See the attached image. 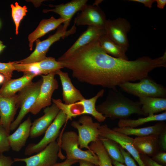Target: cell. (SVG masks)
<instances>
[{
	"label": "cell",
	"instance_id": "30bf717a",
	"mask_svg": "<svg viewBox=\"0 0 166 166\" xmlns=\"http://www.w3.org/2000/svg\"><path fill=\"white\" fill-rule=\"evenodd\" d=\"M60 148L59 143L55 141L35 155L25 158H15L13 160L14 162H24L26 166H50L57 162Z\"/></svg>",
	"mask_w": 166,
	"mask_h": 166
},
{
	"label": "cell",
	"instance_id": "d6986e66",
	"mask_svg": "<svg viewBox=\"0 0 166 166\" xmlns=\"http://www.w3.org/2000/svg\"><path fill=\"white\" fill-rule=\"evenodd\" d=\"M159 135L152 134L133 138V144L139 154L153 156L160 151Z\"/></svg>",
	"mask_w": 166,
	"mask_h": 166
},
{
	"label": "cell",
	"instance_id": "d590c367",
	"mask_svg": "<svg viewBox=\"0 0 166 166\" xmlns=\"http://www.w3.org/2000/svg\"><path fill=\"white\" fill-rule=\"evenodd\" d=\"M158 143L160 151H166V128L159 135Z\"/></svg>",
	"mask_w": 166,
	"mask_h": 166
},
{
	"label": "cell",
	"instance_id": "277c9868",
	"mask_svg": "<svg viewBox=\"0 0 166 166\" xmlns=\"http://www.w3.org/2000/svg\"><path fill=\"white\" fill-rule=\"evenodd\" d=\"M59 144L60 148L66 153V159L85 160L99 166L98 159L95 153L90 149L84 151L79 148L78 135L75 132L63 133Z\"/></svg>",
	"mask_w": 166,
	"mask_h": 166
},
{
	"label": "cell",
	"instance_id": "ffe728a7",
	"mask_svg": "<svg viewBox=\"0 0 166 166\" xmlns=\"http://www.w3.org/2000/svg\"><path fill=\"white\" fill-rule=\"evenodd\" d=\"M36 76L33 74H24L20 78L5 81L0 88V95L6 97L15 95L16 93L31 82Z\"/></svg>",
	"mask_w": 166,
	"mask_h": 166
},
{
	"label": "cell",
	"instance_id": "d4e9b609",
	"mask_svg": "<svg viewBox=\"0 0 166 166\" xmlns=\"http://www.w3.org/2000/svg\"><path fill=\"white\" fill-rule=\"evenodd\" d=\"M98 41L101 47L107 54L117 58L128 60L125 54L127 50L112 41L106 34L101 36Z\"/></svg>",
	"mask_w": 166,
	"mask_h": 166
},
{
	"label": "cell",
	"instance_id": "1f68e13d",
	"mask_svg": "<svg viewBox=\"0 0 166 166\" xmlns=\"http://www.w3.org/2000/svg\"><path fill=\"white\" fill-rule=\"evenodd\" d=\"M15 70L12 62L8 63L0 62V73L5 77V81L11 79L13 72Z\"/></svg>",
	"mask_w": 166,
	"mask_h": 166
},
{
	"label": "cell",
	"instance_id": "8d00e7d4",
	"mask_svg": "<svg viewBox=\"0 0 166 166\" xmlns=\"http://www.w3.org/2000/svg\"><path fill=\"white\" fill-rule=\"evenodd\" d=\"M14 162L11 157L0 153V166H11Z\"/></svg>",
	"mask_w": 166,
	"mask_h": 166
},
{
	"label": "cell",
	"instance_id": "836d02e7",
	"mask_svg": "<svg viewBox=\"0 0 166 166\" xmlns=\"http://www.w3.org/2000/svg\"><path fill=\"white\" fill-rule=\"evenodd\" d=\"M152 158L158 164L163 166L166 165V152L160 151L152 156Z\"/></svg>",
	"mask_w": 166,
	"mask_h": 166
},
{
	"label": "cell",
	"instance_id": "f546056e",
	"mask_svg": "<svg viewBox=\"0 0 166 166\" xmlns=\"http://www.w3.org/2000/svg\"><path fill=\"white\" fill-rule=\"evenodd\" d=\"M12 17L15 26V33H18V28L20 22L23 17L26 15L27 12L26 6H22L17 2H15V5H11Z\"/></svg>",
	"mask_w": 166,
	"mask_h": 166
},
{
	"label": "cell",
	"instance_id": "3957f363",
	"mask_svg": "<svg viewBox=\"0 0 166 166\" xmlns=\"http://www.w3.org/2000/svg\"><path fill=\"white\" fill-rule=\"evenodd\" d=\"M42 78L35 82L32 81L17 95V106L20 110L16 119L11 124L10 131L16 129L34 104L42 82Z\"/></svg>",
	"mask_w": 166,
	"mask_h": 166
},
{
	"label": "cell",
	"instance_id": "5bb4252c",
	"mask_svg": "<svg viewBox=\"0 0 166 166\" xmlns=\"http://www.w3.org/2000/svg\"><path fill=\"white\" fill-rule=\"evenodd\" d=\"M87 0H73L65 4L57 5H49L53 9H44L43 12L46 13L53 12L59 14L61 18L64 20L63 30L67 31L71 20L77 11H81L87 4Z\"/></svg>",
	"mask_w": 166,
	"mask_h": 166
},
{
	"label": "cell",
	"instance_id": "cb8c5ba5",
	"mask_svg": "<svg viewBox=\"0 0 166 166\" xmlns=\"http://www.w3.org/2000/svg\"><path fill=\"white\" fill-rule=\"evenodd\" d=\"M139 101L142 111L147 116L166 111V98L144 97L139 98Z\"/></svg>",
	"mask_w": 166,
	"mask_h": 166
},
{
	"label": "cell",
	"instance_id": "ac0fdd59",
	"mask_svg": "<svg viewBox=\"0 0 166 166\" xmlns=\"http://www.w3.org/2000/svg\"><path fill=\"white\" fill-rule=\"evenodd\" d=\"M32 124L29 117L19 125L14 133L8 136L9 143L12 150L19 152L25 146L30 136Z\"/></svg>",
	"mask_w": 166,
	"mask_h": 166
},
{
	"label": "cell",
	"instance_id": "7a4b0ae2",
	"mask_svg": "<svg viewBox=\"0 0 166 166\" xmlns=\"http://www.w3.org/2000/svg\"><path fill=\"white\" fill-rule=\"evenodd\" d=\"M104 92V89H102L90 98H85L70 104L63 103L61 100L59 99H52V101L66 115L67 121L78 116L89 114L92 115L98 122H103L106 118L97 110L96 104L98 99L103 96Z\"/></svg>",
	"mask_w": 166,
	"mask_h": 166
},
{
	"label": "cell",
	"instance_id": "44dd1931",
	"mask_svg": "<svg viewBox=\"0 0 166 166\" xmlns=\"http://www.w3.org/2000/svg\"><path fill=\"white\" fill-rule=\"evenodd\" d=\"M64 22V20L61 18L56 19L53 16L49 18L41 20L37 27L28 36L30 50L32 49L33 43L38 38L57 28Z\"/></svg>",
	"mask_w": 166,
	"mask_h": 166
},
{
	"label": "cell",
	"instance_id": "b9f144b4",
	"mask_svg": "<svg viewBox=\"0 0 166 166\" xmlns=\"http://www.w3.org/2000/svg\"><path fill=\"white\" fill-rule=\"evenodd\" d=\"M112 164L114 166H126L123 164L121 163L118 162L113 160H112Z\"/></svg>",
	"mask_w": 166,
	"mask_h": 166
},
{
	"label": "cell",
	"instance_id": "ee69618b",
	"mask_svg": "<svg viewBox=\"0 0 166 166\" xmlns=\"http://www.w3.org/2000/svg\"><path fill=\"white\" fill-rule=\"evenodd\" d=\"M5 47V46L2 44V41H0V53L3 50Z\"/></svg>",
	"mask_w": 166,
	"mask_h": 166
},
{
	"label": "cell",
	"instance_id": "9a60e30c",
	"mask_svg": "<svg viewBox=\"0 0 166 166\" xmlns=\"http://www.w3.org/2000/svg\"><path fill=\"white\" fill-rule=\"evenodd\" d=\"M60 110L54 103L44 109V114L32 123L30 137L35 138L45 132L53 122Z\"/></svg>",
	"mask_w": 166,
	"mask_h": 166
},
{
	"label": "cell",
	"instance_id": "83f0119b",
	"mask_svg": "<svg viewBox=\"0 0 166 166\" xmlns=\"http://www.w3.org/2000/svg\"><path fill=\"white\" fill-rule=\"evenodd\" d=\"M40 72L41 75H46L63 68L60 62L52 57H47L40 61L33 63Z\"/></svg>",
	"mask_w": 166,
	"mask_h": 166
},
{
	"label": "cell",
	"instance_id": "7402d4cb",
	"mask_svg": "<svg viewBox=\"0 0 166 166\" xmlns=\"http://www.w3.org/2000/svg\"><path fill=\"white\" fill-rule=\"evenodd\" d=\"M106 34L104 28L92 26H89L86 30L79 37L72 46L62 55L70 54L78 48L93 41L98 39Z\"/></svg>",
	"mask_w": 166,
	"mask_h": 166
},
{
	"label": "cell",
	"instance_id": "ba28073f",
	"mask_svg": "<svg viewBox=\"0 0 166 166\" xmlns=\"http://www.w3.org/2000/svg\"><path fill=\"white\" fill-rule=\"evenodd\" d=\"M67 121V116L61 110L46 130L43 138L37 143L28 144L25 149L24 154L30 156L38 153L44 149L49 144L55 141L59 135L60 129Z\"/></svg>",
	"mask_w": 166,
	"mask_h": 166
},
{
	"label": "cell",
	"instance_id": "e575fe53",
	"mask_svg": "<svg viewBox=\"0 0 166 166\" xmlns=\"http://www.w3.org/2000/svg\"><path fill=\"white\" fill-rule=\"evenodd\" d=\"M140 156L144 166H163L154 160L152 158L147 155L140 154Z\"/></svg>",
	"mask_w": 166,
	"mask_h": 166
},
{
	"label": "cell",
	"instance_id": "60d3db41",
	"mask_svg": "<svg viewBox=\"0 0 166 166\" xmlns=\"http://www.w3.org/2000/svg\"><path fill=\"white\" fill-rule=\"evenodd\" d=\"M157 3V7L160 9H163L166 5V0H155Z\"/></svg>",
	"mask_w": 166,
	"mask_h": 166
},
{
	"label": "cell",
	"instance_id": "5b68a950",
	"mask_svg": "<svg viewBox=\"0 0 166 166\" xmlns=\"http://www.w3.org/2000/svg\"><path fill=\"white\" fill-rule=\"evenodd\" d=\"M137 83L128 82L120 85L123 90L129 94L139 97L166 98V89L148 76Z\"/></svg>",
	"mask_w": 166,
	"mask_h": 166
},
{
	"label": "cell",
	"instance_id": "8992f818",
	"mask_svg": "<svg viewBox=\"0 0 166 166\" xmlns=\"http://www.w3.org/2000/svg\"><path fill=\"white\" fill-rule=\"evenodd\" d=\"M74 24L68 31H64L63 25H60L57 28L56 32L53 35L49 36L46 39L41 41L37 39L36 41V46L34 52L28 57L22 60L15 61L18 63L27 64L40 61L45 58L46 54L50 47L55 42L61 38L65 37L73 34L76 27Z\"/></svg>",
	"mask_w": 166,
	"mask_h": 166
},
{
	"label": "cell",
	"instance_id": "e0dca14e",
	"mask_svg": "<svg viewBox=\"0 0 166 166\" xmlns=\"http://www.w3.org/2000/svg\"><path fill=\"white\" fill-rule=\"evenodd\" d=\"M60 77L62 86V98L64 103L70 104L85 98L80 91L73 85L67 72L58 70L55 72Z\"/></svg>",
	"mask_w": 166,
	"mask_h": 166
},
{
	"label": "cell",
	"instance_id": "f1b7e54d",
	"mask_svg": "<svg viewBox=\"0 0 166 166\" xmlns=\"http://www.w3.org/2000/svg\"><path fill=\"white\" fill-rule=\"evenodd\" d=\"M112 160L124 164V157L120 150L119 145L114 141L106 138H98Z\"/></svg>",
	"mask_w": 166,
	"mask_h": 166
},
{
	"label": "cell",
	"instance_id": "4fadbf2b",
	"mask_svg": "<svg viewBox=\"0 0 166 166\" xmlns=\"http://www.w3.org/2000/svg\"><path fill=\"white\" fill-rule=\"evenodd\" d=\"M106 20L104 13L98 6L86 4L75 18L74 24L104 29Z\"/></svg>",
	"mask_w": 166,
	"mask_h": 166
},
{
	"label": "cell",
	"instance_id": "484cf974",
	"mask_svg": "<svg viewBox=\"0 0 166 166\" xmlns=\"http://www.w3.org/2000/svg\"><path fill=\"white\" fill-rule=\"evenodd\" d=\"M166 120V112L152 115H148L144 117L137 119L127 118L120 119L118 123V127H128L136 128L145 123L153 121H162Z\"/></svg>",
	"mask_w": 166,
	"mask_h": 166
},
{
	"label": "cell",
	"instance_id": "9c48e42d",
	"mask_svg": "<svg viewBox=\"0 0 166 166\" xmlns=\"http://www.w3.org/2000/svg\"><path fill=\"white\" fill-rule=\"evenodd\" d=\"M55 73H52L46 75H42L43 81L40 89L29 112L36 115L43 108L51 105L53 94L58 88V82L55 78Z\"/></svg>",
	"mask_w": 166,
	"mask_h": 166
},
{
	"label": "cell",
	"instance_id": "d6a6232c",
	"mask_svg": "<svg viewBox=\"0 0 166 166\" xmlns=\"http://www.w3.org/2000/svg\"><path fill=\"white\" fill-rule=\"evenodd\" d=\"M119 148L124 157V164L126 166H138L134 159L128 152L120 145Z\"/></svg>",
	"mask_w": 166,
	"mask_h": 166
},
{
	"label": "cell",
	"instance_id": "4316f807",
	"mask_svg": "<svg viewBox=\"0 0 166 166\" xmlns=\"http://www.w3.org/2000/svg\"><path fill=\"white\" fill-rule=\"evenodd\" d=\"M89 148L97 156L99 166H113L112 160L99 139L90 143Z\"/></svg>",
	"mask_w": 166,
	"mask_h": 166
},
{
	"label": "cell",
	"instance_id": "52a82bcc",
	"mask_svg": "<svg viewBox=\"0 0 166 166\" xmlns=\"http://www.w3.org/2000/svg\"><path fill=\"white\" fill-rule=\"evenodd\" d=\"M99 123L94 122L91 117L87 115L81 116L78 121H73L71 125L78 132L79 148L89 149V144L99 138Z\"/></svg>",
	"mask_w": 166,
	"mask_h": 166
},
{
	"label": "cell",
	"instance_id": "4dcf8cb0",
	"mask_svg": "<svg viewBox=\"0 0 166 166\" xmlns=\"http://www.w3.org/2000/svg\"><path fill=\"white\" fill-rule=\"evenodd\" d=\"M8 135L2 126L0 124V153L8 151L10 148Z\"/></svg>",
	"mask_w": 166,
	"mask_h": 166
},
{
	"label": "cell",
	"instance_id": "ab89813d",
	"mask_svg": "<svg viewBox=\"0 0 166 166\" xmlns=\"http://www.w3.org/2000/svg\"><path fill=\"white\" fill-rule=\"evenodd\" d=\"M79 166H97L93 163L83 160H79L78 161Z\"/></svg>",
	"mask_w": 166,
	"mask_h": 166
},
{
	"label": "cell",
	"instance_id": "2e32d148",
	"mask_svg": "<svg viewBox=\"0 0 166 166\" xmlns=\"http://www.w3.org/2000/svg\"><path fill=\"white\" fill-rule=\"evenodd\" d=\"M18 108L17 106V95L6 97L0 95V119L1 124L10 135V127L14 121Z\"/></svg>",
	"mask_w": 166,
	"mask_h": 166
},
{
	"label": "cell",
	"instance_id": "6da1fadb",
	"mask_svg": "<svg viewBox=\"0 0 166 166\" xmlns=\"http://www.w3.org/2000/svg\"><path fill=\"white\" fill-rule=\"evenodd\" d=\"M97 110L106 118L112 120L128 118L132 114L147 116L139 101H134L124 95L117 89H111L105 100L96 106Z\"/></svg>",
	"mask_w": 166,
	"mask_h": 166
},
{
	"label": "cell",
	"instance_id": "f6af8a7d",
	"mask_svg": "<svg viewBox=\"0 0 166 166\" xmlns=\"http://www.w3.org/2000/svg\"><path fill=\"white\" fill-rule=\"evenodd\" d=\"M0 124H1V123H0Z\"/></svg>",
	"mask_w": 166,
	"mask_h": 166
},
{
	"label": "cell",
	"instance_id": "f35d334b",
	"mask_svg": "<svg viewBox=\"0 0 166 166\" xmlns=\"http://www.w3.org/2000/svg\"><path fill=\"white\" fill-rule=\"evenodd\" d=\"M129 1L141 3L143 4L145 7L150 9L152 7L153 3L155 2V0H130Z\"/></svg>",
	"mask_w": 166,
	"mask_h": 166
},
{
	"label": "cell",
	"instance_id": "8fae6325",
	"mask_svg": "<svg viewBox=\"0 0 166 166\" xmlns=\"http://www.w3.org/2000/svg\"><path fill=\"white\" fill-rule=\"evenodd\" d=\"M131 28L130 23L121 18L106 20L104 26L107 36L127 50L129 46L127 34Z\"/></svg>",
	"mask_w": 166,
	"mask_h": 166
},
{
	"label": "cell",
	"instance_id": "603a6c76",
	"mask_svg": "<svg viewBox=\"0 0 166 166\" xmlns=\"http://www.w3.org/2000/svg\"><path fill=\"white\" fill-rule=\"evenodd\" d=\"M165 128L166 125L165 123L159 121L153 125L142 128L115 127L112 129L115 131L128 136L135 135L137 137H140L152 134L159 135Z\"/></svg>",
	"mask_w": 166,
	"mask_h": 166
},
{
	"label": "cell",
	"instance_id": "74e56055",
	"mask_svg": "<svg viewBox=\"0 0 166 166\" xmlns=\"http://www.w3.org/2000/svg\"><path fill=\"white\" fill-rule=\"evenodd\" d=\"M78 160L68 159L60 163H56L50 166H71L73 164L78 162Z\"/></svg>",
	"mask_w": 166,
	"mask_h": 166
},
{
	"label": "cell",
	"instance_id": "7c38bea8",
	"mask_svg": "<svg viewBox=\"0 0 166 166\" xmlns=\"http://www.w3.org/2000/svg\"><path fill=\"white\" fill-rule=\"evenodd\" d=\"M99 136L110 139L117 143L126 150L138 163L139 166H144L140 156L134 147L132 138L124 134L117 132L111 129L106 124L100 125L99 127Z\"/></svg>",
	"mask_w": 166,
	"mask_h": 166
},
{
	"label": "cell",
	"instance_id": "7bdbcfd3",
	"mask_svg": "<svg viewBox=\"0 0 166 166\" xmlns=\"http://www.w3.org/2000/svg\"><path fill=\"white\" fill-rule=\"evenodd\" d=\"M5 81V77L4 76L0 73V84H2L4 83Z\"/></svg>",
	"mask_w": 166,
	"mask_h": 166
}]
</instances>
